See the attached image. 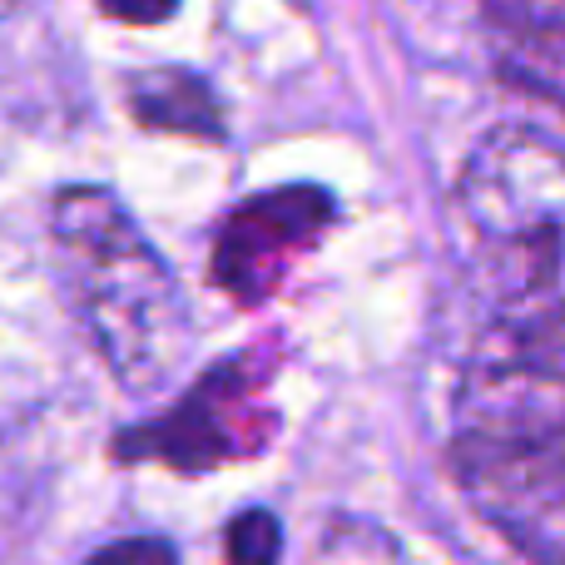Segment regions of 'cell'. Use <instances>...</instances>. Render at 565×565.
Masks as SVG:
<instances>
[{"label": "cell", "instance_id": "cell-8", "mask_svg": "<svg viewBox=\"0 0 565 565\" xmlns=\"http://www.w3.org/2000/svg\"><path fill=\"white\" fill-rule=\"evenodd\" d=\"M228 565H278V521L268 511H244V516L228 521Z\"/></svg>", "mask_w": 565, "mask_h": 565}, {"label": "cell", "instance_id": "cell-10", "mask_svg": "<svg viewBox=\"0 0 565 565\" xmlns=\"http://www.w3.org/2000/svg\"><path fill=\"white\" fill-rule=\"evenodd\" d=\"M95 6L119 25H159L179 10V0H95Z\"/></svg>", "mask_w": 565, "mask_h": 565}, {"label": "cell", "instance_id": "cell-7", "mask_svg": "<svg viewBox=\"0 0 565 565\" xmlns=\"http://www.w3.org/2000/svg\"><path fill=\"white\" fill-rule=\"evenodd\" d=\"M129 109L145 129L159 135H184V139H224V109H218L214 89L189 70H145L125 85Z\"/></svg>", "mask_w": 565, "mask_h": 565}, {"label": "cell", "instance_id": "cell-6", "mask_svg": "<svg viewBox=\"0 0 565 565\" xmlns=\"http://www.w3.org/2000/svg\"><path fill=\"white\" fill-rule=\"evenodd\" d=\"M481 15L501 75L565 109V0H481Z\"/></svg>", "mask_w": 565, "mask_h": 565}, {"label": "cell", "instance_id": "cell-2", "mask_svg": "<svg viewBox=\"0 0 565 565\" xmlns=\"http://www.w3.org/2000/svg\"><path fill=\"white\" fill-rule=\"evenodd\" d=\"M451 477L526 565H565V377L471 352L457 382Z\"/></svg>", "mask_w": 565, "mask_h": 565}, {"label": "cell", "instance_id": "cell-3", "mask_svg": "<svg viewBox=\"0 0 565 565\" xmlns=\"http://www.w3.org/2000/svg\"><path fill=\"white\" fill-rule=\"evenodd\" d=\"M70 308L115 382L135 397L164 387L189 352V312L164 258L109 189L75 184L50 204Z\"/></svg>", "mask_w": 565, "mask_h": 565}, {"label": "cell", "instance_id": "cell-9", "mask_svg": "<svg viewBox=\"0 0 565 565\" xmlns=\"http://www.w3.org/2000/svg\"><path fill=\"white\" fill-rule=\"evenodd\" d=\"M85 565H179V556L164 536H125L99 546Z\"/></svg>", "mask_w": 565, "mask_h": 565}, {"label": "cell", "instance_id": "cell-4", "mask_svg": "<svg viewBox=\"0 0 565 565\" xmlns=\"http://www.w3.org/2000/svg\"><path fill=\"white\" fill-rule=\"evenodd\" d=\"M332 214H338L332 199L308 184L268 189V194L244 199L218 228L209 274L234 302L254 308V302L274 298V288L288 278V268L322 238Z\"/></svg>", "mask_w": 565, "mask_h": 565}, {"label": "cell", "instance_id": "cell-5", "mask_svg": "<svg viewBox=\"0 0 565 565\" xmlns=\"http://www.w3.org/2000/svg\"><path fill=\"white\" fill-rule=\"evenodd\" d=\"M258 382L244 362L214 367L169 417L135 427L115 441V457L125 461H164L174 471H209L218 461L254 457L264 447L268 427H258Z\"/></svg>", "mask_w": 565, "mask_h": 565}, {"label": "cell", "instance_id": "cell-1", "mask_svg": "<svg viewBox=\"0 0 565 565\" xmlns=\"http://www.w3.org/2000/svg\"><path fill=\"white\" fill-rule=\"evenodd\" d=\"M457 238L481 348L565 377V139L487 135L457 179Z\"/></svg>", "mask_w": 565, "mask_h": 565}]
</instances>
